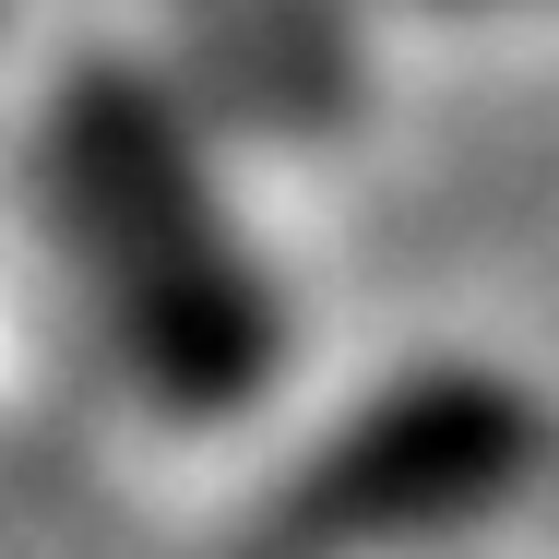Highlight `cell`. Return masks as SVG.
Wrapping results in <instances>:
<instances>
[{"label":"cell","instance_id":"1","mask_svg":"<svg viewBox=\"0 0 559 559\" xmlns=\"http://www.w3.org/2000/svg\"><path fill=\"white\" fill-rule=\"evenodd\" d=\"M48 191H60V226H72V262L84 286L108 298L131 369L215 417V405H250L274 381V286L250 274V250L226 238L215 191L179 143V119L155 108L143 84L119 72H84L60 96V131H48Z\"/></svg>","mask_w":559,"mask_h":559},{"label":"cell","instance_id":"2","mask_svg":"<svg viewBox=\"0 0 559 559\" xmlns=\"http://www.w3.org/2000/svg\"><path fill=\"white\" fill-rule=\"evenodd\" d=\"M536 452H548V417L500 369H429V381L381 393L298 476L286 536L298 548H417V536H452V524L500 512L536 476Z\"/></svg>","mask_w":559,"mask_h":559}]
</instances>
